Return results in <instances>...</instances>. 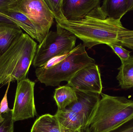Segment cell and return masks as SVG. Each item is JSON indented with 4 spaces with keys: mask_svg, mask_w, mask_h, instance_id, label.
Instances as JSON below:
<instances>
[{
    "mask_svg": "<svg viewBox=\"0 0 133 132\" xmlns=\"http://www.w3.org/2000/svg\"><path fill=\"white\" fill-rule=\"evenodd\" d=\"M83 132H88V131L87 129L86 128V129H85V130Z\"/></svg>",
    "mask_w": 133,
    "mask_h": 132,
    "instance_id": "cell-25",
    "label": "cell"
},
{
    "mask_svg": "<svg viewBox=\"0 0 133 132\" xmlns=\"http://www.w3.org/2000/svg\"><path fill=\"white\" fill-rule=\"evenodd\" d=\"M16 2L7 8L0 11V21L16 24L23 29L33 39L39 42L36 30L31 21L18 8Z\"/></svg>",
    "mask_w": 133,
    "mask_h": 132,
    "instance_id": "cell-10",
    "label": "cell"
},
{
    "mask_svg": "<svg viewBox=\"0 0 133 132\" xmlns=\"http://www.w3.org/2000/svg\"><path fill=\"white\" fill-rule=\"evenodd\" d=\"M56 23L82 40L83 45L88 49L100 44L118 43L119 33L126 28L121 19L107 18L100 5L81 20L66 19Z\"/></svg>",
    "mask_w": 133,
    "mask_h": 132,
    "instance_id": "cell-1",
    "label": "cell"
},
{
    "mask_svg": "<svg viewBox=\"0 0 133 132\" xmlns=\"http://www.w3.org/2000/svg\"><path fill=\"white\" fill-rule=\"evenodd\" d=\"M61 126L70 132H83L86 125L78 114L67 108L58 110L55 115Z\"/></svg>",
    "mask_w": 133,
    "mask_h": 132,
    "instance_id": "cell-12",
    "label": "cell"
},
{
    "mask_svg": "<svg viewBox=\"0 0 133 132\" xmlns=\"http://www.w3.org/2000/svg\"><path fill=\"white\" fill-rule=\"evenodd\" d=\"M116 79L119 86L122 89L133 88V56L128 59L122 62Z\"/></svg>",
    "mask_w": 133,
    "mask_h": 132,
    "instance_id": "cell-17",
    "label": "cell"
},
{
    "mask_svg": "<svg viewBox=\"0 0 133 132\" xmlns=\"http://www.w3.org/2000/svg\"><path fill=\"white\" fill-rule=\"evenodd\" d=\"M54 98L58 109L62 110L76 101L77 100V96L74 88L66 85L55 89Z\"/></svg>",
    "mask_w": 133,
    "mask_h": 132,
    "instance_id": "cell-16",
    "label": "cell"
},
{
    "mask_svg": "<svg viewBox=\"0 0 133 132\" xmlns=\"http://www.w3.org/2000/svg\"><path fill=\"white\" fill-rule=\"evenodd\" d=\"M17 6L34 26L41 43L50 32L54 19L45 1L17 0Z\"/></svg>",
    "mask_w": 133,
    "mask_h": 132,
    "instance_id": "cell-6",
    "label": "cell"
},
{
    "mask_svg": "<svg viewBox=\"0 0 133 132\" xmlns=\"http://www.w3.org/2000/svg\"><path fill=\"white\" fill-rule=\"evenodd\" d=\"M37 47V43L26 33L13 41L0 56V85L26 78Z\"/></svg>",
    "mask_w": 133,
    "mask_h": 132,
    "instance_id": "cell-2",
    "label": "cell"
},
{
    "mask_svg": "<svg viewBox=\"0 0 133 132\" xmlns=\"http://www.w3.org/2000/svg\"><path fill=\"white\" fill-rule=\"evenodd\" d=\"M5 119L0 123V132H14V121L12 119V112L3 115Z\"/></svg>",
    "mask_w": 133,
    "mask_h": 132,
    "instance_id": "cell-21",
    "label": "cell"
},
{
    "mask_svg": "<svg viewBox=\"0 0 133 132\" xmlns=\"http://www.w3.org/2000/svg\"><path fill=\"white\" fill-rule=\"evenodd\" d=\"M77 37L57 24L56 31H51L37 46L33 61L35 68L46 65L51 60L71 52L76 47Z\"/></svg>",
    "mask_w": 133,
    "mask_h": 132,
    "instance_id": "cell-5",
    "label": "cell"
},
{
    "mask_svg": "<svg viewBox=\"0 0 133 132\" xmlns=\"http://www.w3.org/2000/svg\"><path fill=\"white\" fill-rule=\"evenodd\" d=\"M30 132H70L61 125L55 115L45 114L34 122Z\"/></svg>",
    "mask_w": 133,
    "mask_h": 132,
    "instance_id": "cell-15",
    "label": "cell"
},
{
    "mask_svg": "<svg viewBox=\"0 0 133 132\" xmlns=\"http://www.w3.org/2000/svg\"><path fill=\"white\" fill-rule=\"evenodd\" d=\"M107 45L111 47L114 52L120 58L121 62L128 59L130 57V52L123 48L118 43H111Z\"/></svg>",
    "mask_w": 133,
    "mask_h": 132,
    "instance_id": "cell-20",
    "label": "cell"
},
{
    "mask_svg": "<svg viewBox=\"0 0 133 132\" xmlns=\"http://www.w3.org/2000/svg\"><path fill=\"white\" fill-rule=\"evenodd\" d=\"M66 85L76 91L101 95L103 87L98 66L95 63L83 67L76 73Z\"/></svg>",
    "mask_w": 133,
    "mask_h": 132,
    "instance_id": "cell-8",
    "label": "cell"
},
{
    "mask_svg": "<svg viewBox=\"0 0 133 132\" xmlns=\"http://www.w3.org/2000/svg\"><path fill=\"white\" fill-rule=\"evenodd\" d=\"M35 85V82L28 78L17 82L11 112L14 122L32 118L37 115L34 100Z\"/></svg>",
    "mask_w": 133,
    "mask_h": 132,
    "instance_id": "cell-7",
    "label": "cell"
},
{
    "mask_svg": "<svg viewBox=\"0 0 133 132\" xmlns=\"http://www.w3.org/2000/svg\"><path fill=\"white\" fill-rule=\"evenodd\" d=\"M85 47L80 43L69 53L51 60L46 65L36 68V76L46 87L59 86L62 81L68 82L81 69L95 63Z\"/></svg>",
    "mask_w": 133,
    "mask_h": 132,
    "instance_id": "cell-4",
    "label": "cell"
},
{
    "mask_svg": "<svg viewBox=\"0 0 133 132\" xmlns=\"http://www.w3.org/2000/svg\"><path fill=\"white\" fill-rule=\"evenodd\" d=\"M16 1V0H0V11L7 8Z\"/></svg>",
    "mask_w": 133,
    "mask_h": 132,
    "instance_id": "cell-24",
    "label": "cell"
},
{
    "mask_svg": "<svg viewBox=\"0 0 133 132\" xmlns=\"http://www.w3.org/2000/svg\"><path fill=\"white\" fill-rule=\"evenodd\" d=\"M56 22L66 20L62 11L63 0H44Z\"/></svg>",
    "mask_w": 133,
    "mask_h": 132,
    "instance_id": "cell-18",
    "label": "cell"
},
{
    "mask_svg": "<svg viewBox=\"0 0 133 132\" xmlns=\"http://www.w3.org/2000/svg\"><path fill=\"white\" fill-rule=\"evenodd\" d=\"M101 7L107 18L121 19L127 12L133 11V0H105Z\"/></svg>",
    "mask_w": 133,
    "mask_h": 132,
    "instance_id": "cell-13",
    "label": "cell"
},
{
    "mask_svg": "<svg viewBox=\"0 0 133 132\" xmlns=\"http://www.w3.org/2000/svg\"><path fill=\"white\" fill-rule=\"evenodd\" d=\"M133 119V100L102 93L86 128L88 132H109Z\"/></svg>",
    "mask_w": 133,
    "mask_h": 132,
    "instance_id": "cell-3",
    "label": "cell"
},
{
    "mask_svg": "<svg viewBox=\"0 0 133 132\" xmlns=\"http://www.w3.org/2000/svg\"><path fill=\"white\" fill-rule=\"evenodd\" d=\"M23 33L22 29L10 22L0 21V54L4 53L13 41Z\"/></svg>",
    "mask_w": 133,
    "mask_h": 132,
    "instance_id": "cell-14",
    "label": "cell"
},
{
    "mask_svg": "<svg viewBox=\"0 0 133 132\" xmlns=\"http://www.w3.org/2000/svg\"><path fill=\"white\" fill-rule=\"evenodd\" d=\"M10 83H8L7 90L0 104V123H2L4 120L5 118L3 115L10 113L12 112V109L9 108L8 105L7 95L9 89Z\"/></svg>",
    "mask_w": 133,
    "mask_h": 132,
    "instance_id": "cell-22",
    "label": "cell"
},
{
    "mask_svg": "<svg viewBox=\"0 0 133 132\" xmlns=\"http://www.w3.org/2000/svg\"><path fill=\"white\" fill-rule=\"evenodd\" d=\"M75 91L77 100L66 108L80 115L87 126L100 100L101 95Z\"/></svg>",
    "mask_w": 133,
    "mask_h": 132,
    "instance_id": "cell-9",
    "label": "cell"
},
{
    "mask_svg": "<svg viewBox=\"0 0 133 132\" xmlns=\"http://www.w3.org/2000/svg\"><path fill=\"white\" fill-rule=\"evenodd\" d=\"M0 56H1V54H0Z\"/></svg>",
    "mask_w": 133,
    "mask_h": 132,
    "instance_id": "cell-26",
    "label": "cell"
},
{
    "mask_svg": "<svg viewBox=\"0 0 133 132\" xmlns=\"http://www.w3.org/2000/svg\"><path fill=\"white\" fill-rule=\"evenodd\" d=\"M118 43L122 46L133 50V30L126 28L119 33Z\"/></svg>",
    "mask_w": 133,
    "mask_h": 132,
    "instance_id": "cell-19",
    "label": "cell"
},
{
    "mask_svg": "<svg viewBox=\"0 0 133 132\" xmlns=\"http://www.w3.org/2000/svg\"><path fill=\"white\" fill-rule=\"evenodd\" d=\"M100 4L99 0H63L62 11L68 21H79Z\"/></svg>",
    "mask_w": 133,
    "mask_h": 132,
    "instance_id": "cell-11",
    "label": "cell"
},
{
    "mask_svg": "<svg viewBox=\"0 0 133 132\" xmlns=\"http://www.w3.org/2000/svg\"><path fill=\"white\" fill-rule=\"evenodd\" d=\"M109 132H133V119L116 129Z\"/></svg>",
    "mask_w": 133,
    "mask_h": 132,
    "instance_id": "cell-23",
    "label": "cell"
}]
</instances>
